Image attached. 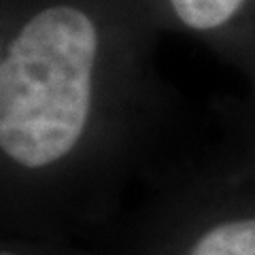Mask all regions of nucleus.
Segmentation results:
<instances>
[{"mask_svg":"<svg viewBox=\"0 0 255 255\" xmlns=\"http://www.w3.org/2000/svg\"><path fill=\"white\" fill-rule=\"evenodd\" d=\"M247 79V96L241 102V111L236 115V130L232 140H238L243 147L245 157L255 166V55L249 66L243 70Z\"/></svg>","mask_w":255,"mask_h":255,"instance_id":"obj_4","label":"nucleus"},{"mask_svg":"<svg viewBox=\"0 0 255 255\" xmlns=\"http://www.w3.org/2000/svg\"><path fill=\"white\" fill-rule=\"evenodd\" d=\"M159 34L187 36L238 73L255 55V0H142Z\"/></svg>","mask_w":255,"mask_h":255,"instance_id":"obj_2","label":"nucleus"},{"mask_svg":"<svg viewBox=\"0 0 255 255\" xmlns=\"http://www.w3.org/2000/svg\"><path fill=\"white\" fill-rule=\"evenodd\" d=\"M142 0H9L0 51V183H77L157 140L170 90Z\"/></svg>","mask_w":255,"mask_h":255,"instance_id":"obj_1","label":"nucleus"},{"mask_svg":"<svg viewBox=\"0 0 255 255\" xmlns=\"http://www.w3.org/2000/svg\"><path fill=\"white\" fill-rule=\"evenodd\" d=\"M183 255H255V211L211 221Z\"/></svg>","mask_w":255,"mask_h":255,"instance_id":"obj_3","label":"nucleus"},{"mask_svg":"<svg viewBox=\"0 0 255 255\" xmlns=\"http://www.w3.org/2000/svg\"><path fill=\"white\" fill-rule=\"evenodd\" d=\"M0 255H26V253L15 251V249H6V247H0Z\"/></svg>","mask_w":255,"mask_h":255,"instance_id":"obj_6","label":"nucleus"},{"mask_svg":"<svg viewBox=\"0 0 255 255\" xmlns=\"http://www.w3.org/2000/svg\"><path fill=\"white\" fill-rule=\"evenodd\" d=\"M6 9H9V0H0V51H2V38H4V23H6Z\"/></svg>","mask_w":255,"mask_h":255,"instance_id":"obj_5","label":"nucleus"}]
</instances>
